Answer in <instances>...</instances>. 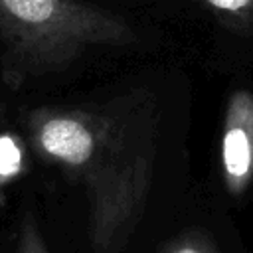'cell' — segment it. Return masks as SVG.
<instances>
[{
    "instance_id": "obj_6",
    "label": "cell",
    "mask_w": 253,
    "mask_h": 253,
    "mask_svg": "<svg viewBox=\"0 0 253 253\" xmlns=\"http://www.w3.org/2000/svg\"><path fill=\"white\" fill-rule=\"evenodd\" d=\"M160 253H217L215 245L202 231H186L166 243Z\"/></svg>"
},
{
    "instance_id": "obj_4",
    "label": "cell",
    "mask_w": 253,
    "mask_h": 253,
    "mask_svg": "<svg viewBox=\"0 0 253 253\" xmlns=\"http://www.w3.org/2000/svg\"><path fill=\"white\" fill-rule=\"evenodd\" d=\"M225 30L249 36L253 34V0H196Z\"/></svg>"
},
{
    "instance_id": "obj_2",
    "label": "cell",
    "mask_w": 253,
    "mask_h": 253,
    "mask_svg": "<svg viewBox=\"0 0 253 253\" xmlns=\"http://www.w3.org/2000/svg\"><path fill=\"white\" fill-rule=\"evenodd\" d=\"M134 42L125 16L87 0H0V77L10 91Z\"/></svg>"
},
{
    "instance_id": "obj_1",
    "label": "cell",
    "mask_w": 253,
    "mask_h": 253,
    "mask_svg": "<svg viewBox=\"0 0 253 253\" xmlns=\"http://www.w3.org/2000/svg\"><path fill=\"white\" fill-rule=\"evenodd\" d=\"M22 125L34 152L75 182L87 200L95 253H121L148 204L158 150L156 95L136 87L105 101L40 105Z\"/></svg>"
},
{
    "instance_id": "obj_3",
    "label": "cell",
    "mask_w": 253,
    "mask_h": 253,
    "mask_svg": "<svg viewBox=\"0 0 253 253\" xmlns=\"http://www.w3.org/2000/svg\"><path fill=\"white\" fill-rule=\"evenodd\" d=\"M221 176L231 196H241L253 182V91L249 89H235L225 105Z\"/></svg>"
},
{
    "instance_id": "obj_5",
    "label": "cell",
    "mask_w": 253,
    "mask_h": 253,
    "mask_svg": "<svg viewBox=\"0 0 253 253\" xmlns=\"http://www.w3.org/2000/svg\"><path fill=\"white\" fill-rule=\"evenodd\" d=\"M16 253H49V247L45 243V237L32 213H26L16 241Z\"/></svg>"
}]
</instances>
